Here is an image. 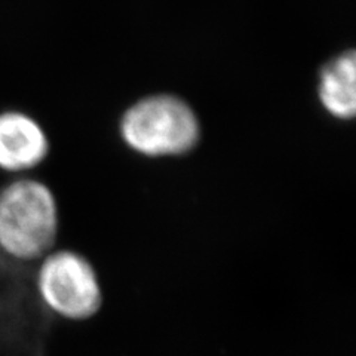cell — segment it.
I'll use <instances>...</instances> for the list:
<instances>
[{
	"mask_svg": "<svg viewBox=\"0 0 356 356\" xmlns=\"http://www.w3.org/2000/svg\"><path fill=\"white\" fill-rule=\"evenodd\" d=\"M60 204L51 186L33 175L0 186V251L21 263L39 261L57 245Z\"/></svg>",
	"mask_w": 356,
	"mask_h": 356,
	"instance_id": "6da1fadb",
	"label": "cell"
},
{
	"mask_svg": "<svg viewBox=\"0 0 356 356\" xmlns=\"http://www.w3.org/2000/svg\"><path fill=\"white\" fill-rule=\"evenodd\" d=\"M119 136L141 158H180L197 147L200 122L184 99L170 94L149 95L124 111Z\"/></svg>",
	"mask_w": 356,
	"mask_h": 356,
	"instance_id": "7a4b0ae2",
	"label": "cell"
},
{
	"mask_svg": "<svg viewBox=\"0 0 356 356\" xmlns=\"http://www.w3.org/2000/svg\"><path fill=\"white\" fill-rule=\"evenodd\" d=\"M35 286L42 305L55 316L86 321L103 306V286L83 254L54 248L38 261Z\"/></svg>",
	"mask_w": 356,
	"mask_h": 356,
	"instance_id": "3957f363",
	"label": "cell"
},
{
	"mask_svg": "<svg viewBox=\"0 0 356 356\" xmlns=\"http://www.w3.org/2000/svg\"><path fill=\"white\" fill-rule=\"evenodd\" d=\"M49 153L48 132L38 119L21 110L0 111V174L31 175Z\"/></svg>",
	"mask_w": 356,
	"mask_h": 356,
	"instance_id": "277c9868",
	"label": "cell"
},
{
	"mask_svg": "<svg viewBox=\"0 0 356 356\" xmlns=\"http://www.w3.org/2000/svg\"><path fill=\"white\" fill-rule=\"evenodd\" d=\"M319 103L327 113L339 120L356 115V58L349 51L339 55L321 72L318 85Z\"/></svg>",
	"mask_w": 356,
	"mask_h": 356,
	"instance_id": "5b68a950",
	"label": "cell"
}]
</instances>
